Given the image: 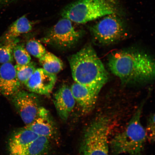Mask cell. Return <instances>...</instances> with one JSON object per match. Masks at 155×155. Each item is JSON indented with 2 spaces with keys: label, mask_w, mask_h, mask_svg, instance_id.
Masks as SVG:
<instances>
[{
  "label": "cell",
  "mask_w": 155,
  "mask_h": 155,
  "mask_svg": "<svg viewBox=\"0 0 155 155\" xmlns=\"http://www.w3.org/2000/svg\"><path fill=\"white\" fill-rule=\"evenodd\" d=\"M68 60L75 82L100 91L107 82L108 73L91 45H86Z\"/></svg>",
  "instance_id": "cell-2"
},
{
  "label": "cell",
  "mask_w": 155,
  "mask_h": 155,
  "mask_svg": "<svg viewBox=\"0 0 155 155\" xmlns=\"http://www.w3.org/2000/svg\"><path fill=\"white\" fill-rule=\"evenodd\" d=\"M83 32L82 30L75 29L69 19L62 18L48 29L41 41L61 49H67L78 42Z\"/></svg>",
  "instance_id": "cell-7"
},
{
  "label": "cell",
  "mask_w": 155,
  "mask_h": 155,
  "mask_svg": "<svg viewBox=\"0 0 155 155\" xmlns=\"http://www.w3.org/2000/svg\"><path fill=\"white\" fill-rule=\"evenodd\" d=\"M21 86L12 64L0 65V94L7 97H12L20 90Z\"/></svg>",
  "instance_id": "cell-13"
},
{
  "label": "cell",
  "mask_w": 155,
  "mask_h": 155,
  "mask_svg": "<svg viewBox=\"0 0 155 155\" xmlns=\"http://www.w3.org/2000/svg\"><path fill=\"white\" fill-rule=\"evenodd\" d=\"M108 65L111 72L126 84L146 82L154 78V59L140 50L114 52L108 58Z\"/></svg>",
  "instance_id": "cell-1"
},
{
  "label": "cell",
  "mask_w": 155,
  "mask_h": 155,
  "mask_svg": "<svg viewBox=\"0 0 155 155\" xmlns=\"http://www.w3.org/2000/svg\"><path fill=\"white\" fill-rule=\"evenodd\" d=\"M57 80L56 75L39 68L36 69L25 85L31 92L48 95L53 90Z\"/></svg>",
  "instance_id": "cell-9"
},
{
  "label": "cell",
  "mask_w": 155,
  "mask_h": 155,
  "mask_svg": "<svg viewBox=\"0 0 155 155\" xmlns=\"http://www.w3.org/2000/svg\"><path fill=\"white\" fill-rule=\"evenodd\" d=\"M39 136L46 137L51 140L56 138L58 129L49 111L42 107L36 119L30 124L25 126Z\"/></svg>",
  "instance_id": "cell-11"
},
{
  "label": "cell",
  "mask_w": 155,
  "mask_h": 155,
  "mask_svg": "<svg viewBox=\"0 0 155 155\" xmlns=\"http://www.w3.org/2000/svg\"><path fill=\"white\" fill-rule=\"evenodd\" d=\"M14 67L19 82L25 85L36 69L35 64L31 61L26 64H16Z\"/></svg>",
  "instance_id": "cell-19"
},
{
  "label": "cell",
  "mask_w": 155,
  "mask_h": 155,
  "mask_svg": "<svg viewBox=\"0 0 155 155\" xmlns=\"http://www.w3.org/2000/svg\"><path fill=\"white\" fill-rule=\"evenodd\" d=\"M13 57L16 64L22 65L30 63L31 57L23 44H17L13 49Z\"/></svg>",
  "instance_id": "cell-20"
},
{
  "label": "cell",
  "mask_w": 155,
  "mask_h": 155,
  "mask_svg": "<svg viewBox=\"0 0 155 155\" xmlns=\"http://www.w3.org/2000/svg\"><path fill=\"white\" fill-rule=\"evenodd\" d=\"M39 61L42 68L48 73L56 75L63 69L62 61L50 52L46 53L39 59Z\"/></svg>",
  "instance_id": "cell-17"
},
{
  "label": "cell",
  "mask_w": 155,
  "mask_h": 155,
  "mask_svg": "<svg viewBox=\"0 0 155 155\" xmlns=\"http://www.w3.org/2000/svg\"><path fill=\"white\" fill-rule=\"evenodd\" d=\"M53 102L58 115L63 120H67L74 108L75 99L71 88L64 85L54 94Z\"/></svg>",
  "instance_id": "cell-14"
},
{
  "label": "cell",
  "mask_w": 155,
  "mask_h": 155,
  "mask_svg": "<svg viewBox=\"0 0 155 155\" xmlns=\"http://www.w3.org/2000/svg\"><path fill=\"white\" fill-rule=\"evenodd\" d=\"M12 101L26 125L34 120L42 107L36 94L25 91L17 92L12 97Z\"/></svg>",
  "instance_id": "cell-8"
},
{
  "label": "cell",
  "mask_w": 155,
  "mask_h": 155,
  "mask_svg": "<svg viewBox=\"0 0 155 155\" xmlns=\"http://www.w3.org/2000/svg\"><path fill=\"white\" fill-rule=\"evenodd\" d=\"M144 104L137 108L125 129L110 141L112 155H141L147 140L145 129L141 121Z\"/></svg>",
  "instance_id": "cell-4"
},
{
  "label": "cell",
  "mask_w": 155,
  "mask_h": 155,
  "mask_svg": "<svg viewBox=\"0 0 155 155\" xmlns=\"http://www.w3.org/2000/svg\"><path fill=\"white\" fill-rule=\"evenodd\" d=\"M16 1L17 0H0V5H6Z\"/></svg>",
  "instance_id": "cell-23"
},
{
  "label": "cell",
  "mask_w": 155,
  "mask_h": 155,
  "mask_svg": "<svg viewBox=\"0 0 155 155\" xmlns=\"http://www.w3.org/2000/svg\"><path fill=\"white\" fill-rule=\"evenodd\" d=\"M121 15L120 0H77L61 12L62 18L84 24L112 14Z\"/></svg>",
  "instance_id": "cell-3"
},
{
  "label": "cell",
  "mask_w": 155,
  "mask_h": 155,
  "mask_svg": "<svg viewBox=\"0 0 155 155\" xmlns=\"http://www.w3.org/2000/svg\"><path fill=\"white\" fill-rule=\"evenodd\" d=\"M19 42L18 38L0 44V64L12 62L14 59L13 48Z\"/></svg>",
  "instance_id": "cell-18"
},
{
  "label": "cell",
  "mask_w": 155,
  "mask_h": 155,
  "mask_svg": "<svg viewBox=\"0 0 155 155\" xmlns=\"http://www.w3.org/2000/svg\"><path fill=\"white\" fill-rule=\"evenodd\" d=\"M90 31L95 41L102 45L116 43L126 38L127 26L120 15L112 14L102 17L92 25Z\"/></svg>",
  "instance_id": "cell-6"
},
{
  "label": "cell",
  "mask_w": 155,
  "mask_h": 155,
  "mask_svg": "<svg viewBox=\"0 0 155 155\" xmlns=\"http://www.w3.org/2000/svg\"><path fill=\"white\" fill-rule=\"evenodd\" d=\"M155 114H151L147 122L146 129H145L147 139L150 143H153L155 141Z\"/></svg>",
  "instance_id": "cell-22"
},
{
  "label": "cell",
  "mask_w": 155,
  "mask_h": 155,
  "mask_svg": "<svg viewBox=\"0 0 155 155\" xmlns=\"http://www.w3.org/2000/svg\"><path fill=\"white\" fill-rule=\"evenodd\" d=\"M70 88L75 102L80 107L82 112L88 114L91 111L101 91L75 82Z\"/></svg>",
  "instance_id": "cell-12"
},
{
  "label": "cell",
  "mask_w": 155,
  "mask_h": 155,
  "mask_svg": "<svg viewBox=\"0 0 155 155\" xmlns=\"http://www.w3.org/2000/svg\"><path fill=\"white\" fill-rule=\"evenodd\" d=\"M32 28V22L24 15L11 24L0 38V42L1 44L3 43L18 38L21 35L30 32Z\"/></svg>",
  "instance_id": "cell-15"
},
{
  "label": "cell",
  "mask_w": 155,
  "mask_h": 155,
  "mask_svg": "<svg viewBox=\"0 0 155 155\" xmlns=\"http://www.w3.org/2000/svg\"><path fill=\"white\" fill-rule=\"evenodd\" d=\"M39 137L26 127L15 129L7 137L6 147L8 155H16Z\"/></svg>",
  "instance_id": "cell-10"
},
{
  "label": "cell",
  "mask_w": 155,
  "mask_h": 155,
  "mask_svg": "<svg viewBox=\"0 0 155 155\" xmlns=\"http://www.w3.org/2000/svg\"><path fill=\"white\" fill-rule=\"evenodd\" d=\"M25 48L30 55L38 59L46 53L44 46L40 42L35 40H31L27 42Z\"/></svg>",
  "instance_id": "cell-21"
},
{
  "label": "cell",
  "mask_w": 155,
  "mask_h": 155,
  "mask_svg": "<svg viewBox=\"0 0 155 155\" xmlns=\"http://www.w3.org/2000/svg\"><path fill=\"white\" fill-rule=\"evenodd\" d=\"M51 141L39 136L16 155H48L51 148Z\"/></svg>",
  "instance_id": "cell-16"
},
{
  "label": "cell",
  "mask_w": 155,
  "mask_h": 155,
  "mask_svg": "<svg viewBox=\"0 0 155 155\" xmlns=\"http://www.w3.org/2000/svg\"><path fill=\"white\" fill-rule=\"evenodd\" d=\"M110 127V120L106 116L97 117L91 122L83 132L80 155H109Z\"/></svg>",
  "instance_id": "cell-5"
}]
</instances>
